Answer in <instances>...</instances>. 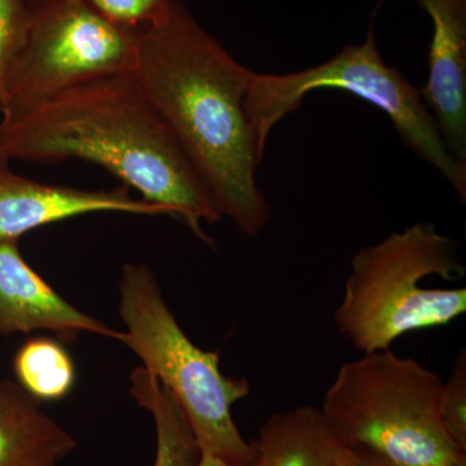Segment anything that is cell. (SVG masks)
Instances as JSON below:
<instances>
[{
    "instance_id": "cell-1",
    "label": "cell",
    "mask_w": 466,
    "mask_h": 466,
    "mask_svg": "<svg viewBox=\"0 0 466 466\" xmlns=\"http://www.w3.org/2000/svg\"><path fill=\"white\" fill-rule=\"evenodd\" d=\"M0 115V157L91 162L211 244L202 225L222 214L135 73L8 103Z\"/></svg>"
},
{
    "instance_id": "cell-2",
    "label": "cell",
    "mask_w": 466,
    "mask_h": 466,
    "mask_svg": "<svg viewBox=\"0 0 466 466\" xmlns=\"http://www.w3.org/2000/svg\"><path fill=\"white\" fill-rule=\"evenodd\" d=\"M134 73L222 217L249 238L265 231L271 208L257 183L265 153L245 110L253 70L180 3L143 34Z\"/></svg>"
},
{
    "instance_id": "cell-3",
    "label": "cell",
    "mask_w": 466,
    "mask_h": 466,
    "mask_svg": "<svg viewBox=\"0 0 466 466\" xmlns=\"http://www.w3.org/2000/svg\"><path fill=\"white\" fill-rule=\"evenodd\" d=\"M464 274L455 240L433 223L392 232L352 258L334 324L363 354L390 349L404 334L444 327L465 314V288L421 285L431 276L453 281Z\"/></svg>"
},
{
    "instance_id": "cell-4",
    "label": "cell",
    "mask_w": 466,
    "mask_h": 466,
    "mask_svg": "<svg viewBox=\"0 0 466 466\" xmlns=\"http://www.w3.org/2000/svg\"><path fill=\"white\" fill-rule=\"evenodd\" d=\"M443 381L390 349L343 364L320 410L351 447H366L400 466H452L466 456L444 429Z\"/></svg>"
},
{
    "instance_id": "cell-5",
    "label": "cell",
    "mask_w": 466,
    "mask_h": 466,
    "mask_svg": "<svg viewBox=\"0 0 466 466\" xmlns=\"http://www.w3.org/2000/svg\"><path fill=\"white\" fill-rule=\"evenodd\" d=\"M119 315L126 327L125 345L173 394L201 452L231 466H251L256 447L244 440L232 417L233 404L248 397L249 383L223 375L219 354L188 339L148 266L122 268Z\"/></svg>"
},
{
    "instance_id": "cell-6",
    "label": "cell",
    "mask_w": 466,
    "mask_h": 466,
    "mask_svg": "<svg viewBox=\"0 0 466 466\" xmlns=\"http://www.w3.org/2000/svg\"><path fill=\"white\" fill-rule=\"evenodd\" d=\"M320 88L350 92L390 118L408 148L446 177L462 201L466 198V165L451 155L421 92L380 54L373 24L360 45H349L324 63L289 75L251 76L245 100L248 121L258 148L284 116L297 112L306 95Z\"/></svg>"
},
{
    "instance_id": "cell-7",
    "label": "cell",
    "mask_w": 466,
    "mask_h": 466,
    "mask_svg": "<svg viewBox=\"0 0 466 466\" xmlns=\"http://www.w3.org/2000/svg\"><path fill=\"white\" fill-rule=\"evenodd\" d=\"M144 33L116 25L82 0H26L23 42L0 109L134 73Z\"/></svg>"
},
{
    "instance_id": "cell-8",
    "label": "cell",
    "mask_w": 466,
    "mask_h": 466,
    "mask_svg": "<svg viewBox=\"0 0 466 466\" xmlns=\"http://www.w3.org/2000/svg\"><path fill=\"white\" fill-rule=\"evenodd\" d=\"M94 213L168 216L165 208L134 198L126 186L85 191L34 182L14 173L8 159L0 157V242L18 241L39 227Z\"/></svg>"
},
{
    "instance_id": "cell-9",
    "label": "cell",
    "mask_w": 466,
    "mask_h": 466,
    "mask_svg": "<svg viewBox=\"0 0 466 466\" xmlns=\"http://www.w3.org/2000/svg\"><path fill=\"white\" fill-rule=\"evenodd\" d=\"M48 330L63 343H72L79 334L92 333L125 342L97 319L70 305L50 284L27 265L17 241L0 242V334Z\"/></svg>"
},
{
    "instance_id": "cell-10",
    "label": "cell",
    "mask_w": 466,
    "mask_h": 466,
    "mask_svg": "<svg viewBox=\"0 0 466 466\" xmlns=\"http://www.w3.org/2000/svg\"><path fill=\"white\" fill-rule=\"evenodd\" d=\"M433 25L421 92L447 149L466 165V0H416Z\"/></svg>"
},
{
    "instance_id": "cell-11",
    "label": "cell",
    "mask_w": 466,
    "mask_h": 466,
    "mask_svg": "<svg viewBox=\"0 0 466 466\" xmlns=\"http://www.w3.org/2000/svg\"><path fill=\"white\" fill-rule=\"evenodd\" d=\"M254 447L251 466H350L355 455L321 410L311 406L268 417Z\"/></svg>"
},
{
    "instance_id": "cell-12",
    "label": "cell",
    "mask_w": 466,
    "mask_h": 466,
    "mask_svg": "<svg viewBox=\"0 0 466 466\" xmlns=\"http://www.w3.org/2000/svg\"><path fill=\"white\" fill-rule=\"evenodd\" d=\"M76 449L41 401L16 382L0 381V466H61Z\"/></svg>"
},
{
    "instance_id": "cell-13",
    "label": "cell",
    "mask_w": 466,
    "mask_h": 466,
    "mask_svg": "<svg viewBox=\"0 0 466 466\" xmlns=\"http://www.w3.org/2000/svg\"><path fill=\"white\" fill-rule=\"evenodd\" d=\"M130 392L155 420L157 446L153 466H198L200 446L173 394L143 367L131 373Z\"/></svg>"
},
{
    "instance_id": "cell-14",
    "label": "cell",
    "mask_w": 466,
    "mask_h": 466,
    "mask_svg": "<svg viewBox=\"0 0 466 466\" xmlns=\"http://www.w3.org/2000/svg\"><path fill=\"white\" fill-rule=\"evenodd\" d=\"M17 383L41 401L66 398L76 383V367L63 342L35 337L17 350L14 358Z\"/></svg>"
},
{
    "instance_id": "cell-15",
    "label": "cell",
    "mask_w": 466,
    "mask_h": 466,
    "mask_svg": "<svg viewBox=\"0 0 466 466\" xmlns=\"http://www.w3.org/2000/svg\"><path fill=\"white\" fill-rule=\"evenodd\" d=\"M116 25L147 32L164 23L186 0H82Z\"/></svg>"
},
{
    "instance_id": "cell-16",
    "label": "cell",
    "mask_w": 466,
    "mask_h": 466,
    "mask_svg": "<svg viewBox=\"0 0 466 466\" xmlns=\"http://www.w3.org/2000/svg\"><path fill=\"white\" fill-rule=\"evenodd\" d=\"M441 422L452 441L466 452V354L460 351L449 381L441 392Z\"/></svg>"
},
{
    "instance_id": "cell-17",
    "label": "cell",
    "mask_w": 466,
    "mask_h": 466,
    "mask_svg": "<svg viewBox=\"0 0 466 466\" xmlns=\"http://www.w3.org/2000/svg\"><path fill=\"white\" fill-rule=\"evenodd\" d=\"M25 18L26 0H0V106L5 76L23 42Z\"/></svg>"
},
{
    "instance_id": "cell-18",
    "label": "cell",
    "mask_w": 466,
    "mask_h": 466,
    "mask_svg": "<svg viewBox=\"0 0 466 466\" xmlns=\"http://www.w3.org/2000/svg\"><path fill=\"white\" fill-rule=\"evenodd\" d=\"M354 460L350 466H400L366 447H354Z\"/></svg>"
},
{
    "instance_id": "cell-19",
    "label": "cell",
    "mask_w": 466,
    "mask_h": 466,
    "mask_svg": "<svg viewBox=\"0 0 466 466\" xmlns=\"http://www.w3.org/2000/svg\"><path fill=\"white\" fill-rule=\"evenodd\" d=\"M198 466H231L223 461V460L216 458V456L207 455L202 453L200 461Z\"/></svg>"
},
{
    "instance_id": "cell-20",
    "label": "cell",
    "mask_w": 466,
    "mask_h": 466,
    "mask_svg": "<svg viewBox=\"0 0 466 466\" xmlns=\"http://www.w3.org/2000/svg\"><path fill=\"white\" fill-rule=\"evenodd\" d=\"M452 466H466V456H464V458L460 459L459 461Z\"/></svg>"
}]
</instances>
